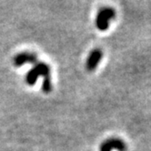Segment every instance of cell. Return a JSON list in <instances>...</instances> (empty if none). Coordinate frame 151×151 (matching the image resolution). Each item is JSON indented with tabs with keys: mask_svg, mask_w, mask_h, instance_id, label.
<instances>
[{
	"mask_svg": "<svg viewBox=\"0 0 151 151\" xmlns=\"http://www.w3.org/2000/svg\"><path fill=\"white\" fill-rule=\"evenodd\" d=\"M39 77L44 78L42 85V90L45 93L52 91V83L50 78V68L47 64L39 62L36 64L26 75V82L29 86H34Z\"/></svg>",
	"mask_w": 151,
	"mask_h": 151,
	"instance_id": "1",
	"label": "cell"
},
{
	"mask_svg": "<svg viewBox=\"0 0 151 151\" xmlns=\"http://www.w3.org/2000/svg\"><path fill=\"white\" fill-rule=\"evenodd\" d=\"M116 17V11L112 7L100 9L96 17V27L100 31H106L109 27V21Z\"/></svg>",
	"mask_w": 151,
	"mask_h": 151,
	"instance_id": "2",
	"label": "cell"
},
{
	"mask_svg": "<svg viewBox=\"0 0 151 151\" xmlns=\"http://www.w3.org/2000/svg\"><path fill=\"white\" fill-rule=\"evenodd\" d=\"M127 144L118 137H110L105 140L100 145V151H112L114 149L118 151H126Z\"/></svg>",
	"mask_w": 151,
	"mask_h": 151,
	"instance_id": "3",
	"label": "cell"
},
{
	"mask_svg": "<svg viewBox=\"0 0 151 151\" xmlns=\"http://www.w3.org/2000/svg\"><path fill=\"white\" fill-rule=\"evenodd\" d=\"M37 57L35 53L21 52V53H18L17 55L15 56V58L13 59V63H14L15 67L20 68L27 63L34 64L37 62Z\"/></svg>",
	"mask_w": 151,
	"mask_h": 151,
	"instance_id": "4",
	"label": "cell"
},
{
	"mask_svg": "<svg viewBox=\"0 0 151 151\" xmlns=\"http://www.w3.org/2000/svg\"><path fill=\"white\" fill-rule=\"evenodd\" d=\"M103 57V52L100 48H95L93 49L87 59V64L86 68L88 71H93L98 68L99 62L101 61Z\"/></svg>",
	"mask_w": 151,
	"mask_h": 151,
	"instance_id": "5",
	"label": "cell"
}]
</instances>
